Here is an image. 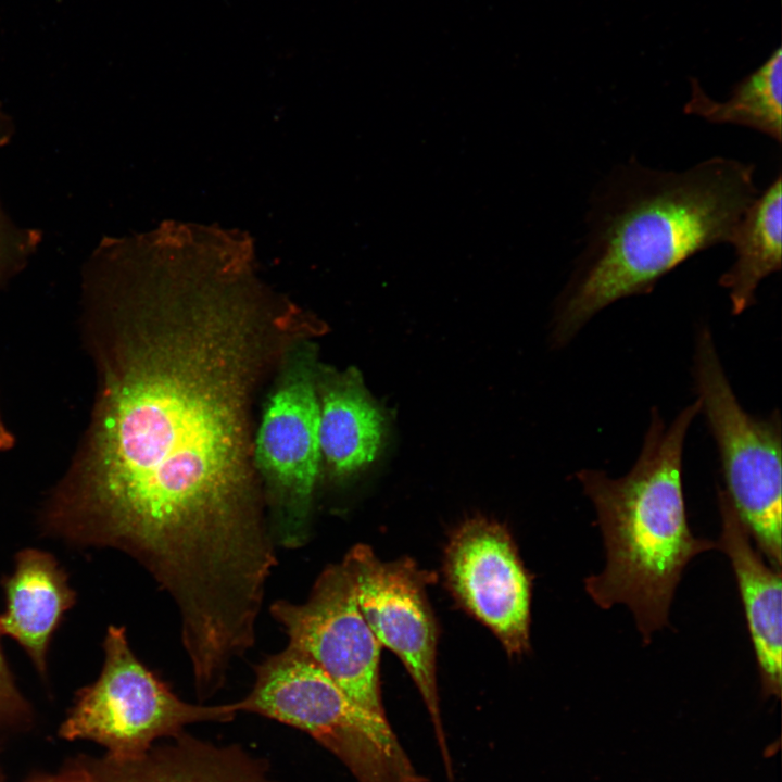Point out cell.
<instances>
[{"mask_svg":"<svg viewBox=\"0 0 782 782\" xmlns=\"http://www.w3.org/2000/svg\"><path fill=\"white\" fill-rule=\"evenodd\" d=\"M84 275L96 395L43 530L124 552L174 600L235 588L276 557L251 408L303 325L237 267L136 258Z\"/></svg>","mask_w":782,"mask_h":782,"instance_id":"6da1fadb","label":"cell"},{"mask_svg":"<svg viewBox=\"0 0 782 782\" xmlns=\"http://www.w3.org/2000/svg\"><path fill=\"white\" fill-rule=\"evenodd\" d=\"M753 164L716 156L685 171H657L631 160L598 190L585 244L563 295L554 339L570 340L615 301L649 292L681 263L730 243L760 191Z\"/></svg>","mask_w":782,"mask_h":782,"instance_id":"7a4b0ae2","label":"cell"},{"mask_svg":"<svg viewBox=\"0 0 782 782\" xmlns=\"http://www.w3.org/2000/svg\"><path fill=\"white\" fill-rule=\"evenodd\" d=\"M699 412L697 399L666 426L653 409L641 453L627 475L611 478L595 469L577 474L595 507L606 556L604 569L585 578L584 589L603 609L625 604L645 645L669 625L686 565L717 547L693 534L682 490L684 440Z\"/></svg>","mask_w":782,"mask_h":782,"instance_id":"3957f363","label":"cell"},{"mask_svg":"<svg viewBox=\"0 0 782 782\" xmlns=\"http://www.w3.org/2000/svg\"><path fill=\"white\" fill-rule=\"evenodd\" d=\"M240 712L256 714L310 734L357 782H426L386 716L366 710L317 665L286 647L255 666Z\"/></svg>","mask_w":782,"mask_h":782,"instance_id":"277c9868","label":"cell"},{"mask_svg":"<svg viewBox=\"0 0 782 782\" xmlns=\"http://www.w3.org/2000/svg\"><path fill=\"white\" fill-rule=\"evenodd\" d=\"M103 649L101 673L77 692L59 731L63 739L91 740L115 760H134L187 726L227 722L240 712L238 701L209 706L180 698L135 655L124 627L108 628Z\"/></svg>","mask_w":782,"mask_h":782,"instance_id":"5b68a950","label":"cell"},{"mask_svg":"<svg viewBox=\"0 0 782 782\" xmlns=\"http://www.w3.org/2000/svg\"><path fill=\"white\" fill-rule=\"evenodd\" d=\"M280 365L254 433L253 462L275 543L295 548L308 538L321 465L314 345L295 339Z\"/></svg>","mask_w":782,"mask_h":782,"instance_id":"8992f818","label":"cell"},{"mask_svg":"<svg viewBox=\"0 0 782 782\" xmlns=\"http://www.w3.org/2000/svg\"><path fill=\"white\" fill-rule=\"evenodd\" d=\"M701 411L717 442L727 493L768 564L781 571V422L749 415L739 403L707 328L695 340Z\"/></svg>","mask_w":782,"mask_h":782,"instance_id":"52a82bcc","label":"cell"},{"mask_svg":"<svg viewBox=\"0 0 782 782\" xmlns=\"http://www.w3.org/2000/svg\"><path fill=\"white\" fill-rule=\"evenodd\" d=\"M358 607L381 646L404 664L431 718L446 774L453 777L437 684V623L427 597L432 575L411 559L380 560L365 544L343 558Z\"/></svg>","mask_w":782,"mask_h":782,"instance_id":"ba28073f","label":"cell"},{"mask_svg":"<svg viewBox=\"0 0 782 782\" xmlns=\"http://www.w3.org/2000/svg\"><path fill=\"white\" fill-rule=\"evenodd\" d=\"M269 613L287 634V647L317 665L361 707L386 716L379 683L381 645L358 607L343 560L320 572L304 603L278 600Z\"/></svg>","mask_w":782,"mask_h":782,"instance_id":"9c48e42d","label":"cell"},{"mask_svg":"<svg viewBox=\"0 0 782 782\" xmlns=\"http://www.w3.org/2000/svg\"><path fill=\"white\" fill-rule=\"evenodd\" d=\"M456 601L500 640L509 656L530 648L531 579L504 526L482 517L463 522L444 554Z\"/></svg>","mask_w":782,"mask_h":782,"instance_id":"30bf717a","label":"cell"},{"mask_svg":"<svg viewBox=\"0 0 782 782\" xmlns=\"http://www.w3.org/2000/svg\"><path fill=\"white\" fill-rule=\"evenodd\" d=\"M721 531L717 547L728 556L741 595L762 693L781 695V571L765 563L724 490L718 492Z\"/></svg>","mask_w":782,"mask_h":782,"instance_id":"8fae6325","label":"cell"},{"mask_svg":"<svg viewBox=\"0 0 782 782\" xmlns=\"http://www.w3.org/2000/svg\"><path fill=\"white\" fill-rule=\"evenodd\" d=\"M97 782H279L241 746L182 732L134 760L91 759Z\"/></svg>","mask_w":782,"mask_h":782,"instance_id":"7c38bea8","label":"cell"},{"mask_svg":"<svg viewBox=\"0 0 782 782\" xmlns=\"http://www.w3.org/2000/svg\"><path fill=\"white\" fill-rule=\"evenodd\" d=\"M2 585L5 609L0 614V635L15 640L43 676L51 639L76 602L67 575L51 554L25 548Z\"/></svg>","mask_w":782,"mask_h":782,"instance_id":"4fadbf2b","label":"cell"},{"mask_svg":"<svg viewBox=\"0 0 782 782\" xmlns=\"http://www.w3.org/2000/svg\"><path fill=\"white\" fill-rule=\"evenodd\" d=\"M316 387L321 461L333 477L348 478L377 458L384 417L355 369L317 370Z\"/></svg>","mask_w":782,"mask_h":782,"instance_id":"5bb4252c","label":"cell"},{"mask_svg":"<svg viewBox=\"0 0 782 782\" xmlns=\"http://www.w3.org/2000/svg\"><path fill=\"white\" fill-rule=\"evenodd\" d=\"M781 204L782 177L779 173L748 206L730 240L735 260L719 282L729 291L733 314H741L751 306L760 281L781 269Z\"/></svg>","mask_w":782,"mask_h":782,"instance_id":"9a60e30c","label":"cell"},{"mask_svg":"<svg viewBox=\"0 0 782 782\" xmlns=\"http://www.w3.org/2000/svg\"><path fill=\"white\" fill-rule=\"evenodd\" d=\"M691 99L685 114L710 123L735 124L782 139V51L779 47L756 71L734 86L722 102L709 98L696 79L691 80Z\"/></svg>","mask_w":782,"mask_h":782,"instance_id":"2e32d148","label":"cell"},{"mask_svg":"<svg viewBox=\"0 0 782 782\" xmlns=\"http://www.w3.org/2000/svg\"><path fill=\"white\" fill-rule=\"evenodd\" d=\"M40 237L37 230L15 227L0 210V282L25 265Z\"/></svg>","mask_w":782,"mask_h":782,"instance_id":"e0dca14e","label":"cell"},{"mask_svg":"<svg viewBox=\"0 0 782 782\" xmlns=\"http://www.w3.org/2000/svg\"><path fill=\"white\" fill-rule=\"evenodd\" d=\"M29 720V705L14 683L0 645V726L16 728Z\"/></svg>","mask_w":782,"mask_h":782,"instance_id":"ac0fdd59","label":"cell"},{"mask_svg":"<svg viewBox=\"0 0 782 782\" xmlns=\"http://www.w3.org/2000/svg\"><path fill=\"white\" fill-rule=\"evenodd\" d=\"M27 782H97L90 758L79 757L56 773H39Z\"/></svg>","mask_w":782,"mask_h":782,"instance_id":"d6986e66","label":"cell"},{"mask_svg":"<svg viewBox=\"0 0 782 782\" xmlns=\"http://www.w3.org/2000/svg\"><path fill=\"white\" fill-rule=\"evenodd\" d=\"M13 133V125L8 115L0 111V146L8 143Z\"/></svg>","mask_w":782,"mask_h":782,"instance_id":"ffe728a7","label":"cell"},{"mask_svg":"<svg viewBox=\"0 0 782 782\" xmlns=\"http://www.w3.org/2000/svg\"><path fill=\"white\" fill-rule=\"evenodd\" d=\"M14 444L12 433L5 428L0 417V452L11 449Z\"/></svg>","mask_w":782,"mask_h":782,"instance_id":"44dd1931","label":"cell"},{"mask_svg":"<svg viewBox=\"0 0 782 782\" xmlns=\"http://www.w3.org/2000/svg\"><path fill=\"white\" fill-rule=\"evenodd\" d=\"M0 782H4L1 772H0Z\"/></svg>","mask_w":782,"mask_h":782,"instance_id":"7402d4cb","label":"cell"}]
</instances>
